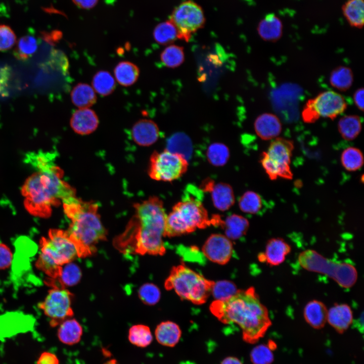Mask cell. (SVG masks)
Masks as SVG:
<instances>
[{"mask_svg": "<svg viewBox=\"0 0 364 364\" xmlns=\"http://www.w3.org/2000/svg\"><path fill=\"white\" fill-rule=\"evenodd\" d=\"M135 212L124 232L116 239L121 251L141 255H163L166 249L164 237L166 215L163 202L153 196L134 205Z\"/></svg>", "mask_w": 364, "mask_h": 364, "instance_id": "obj_1", "label": "cell"}, {"mask_svg": "<svg viewBox=\"0 0 364 364\" xmlns=\"http://www.w3.org/2000/svg\"><path fill=\"white\" fill-rule=\"evenodd\" d=\"M210 309L223 324L238 325L242 331L243 340L248 343L257 342L271 325L268 310L253 287L238 290L227 300H215Z\"/></svg>", "mask_w": 364, "mask_h": 364, "instance_id": "obj_2", "label": "cell"}, {"mask_svg": "<svg viewBox=\"0 0 364 364\" xmlns=\"http://www.w3.org/2000/svg\"><path fill=\"white\" fill-rule=\"evenodd\" d=\"M63 171L55 164L30 176L22 188L24 205L28 212L36 216L48 217L52 207L60 200L75 196V190L62 179Z\"/></svg>", "mask_w": 364, "mask_h": 364, "instance_id": "obj_3", "label": "cell"}, {"mask_svg": "<svg viewBox=\"0 0 364 364\" xmlns=\"http://www.w3.org/2000/svg\"><path fill=\"white\" fill-rule=\"evenodd\" d=\"M65 213L71 220L67 231L75 244L78 257H86L96 250L95 245L106 239L107 232L98 212V205L84 202L75 196L62 201Z\"/></svg>", "mask_w": 364, "mask_h": 364, "instance_id": "obj_4", "label": "cell"}, {"mask_svg": "<svg viewBox=\"0 0 364 364\" xmlns=\"http://www.w3.org/2000/svg\"><path fill=\"white\" fill-rule=\"evenodd\" d=\"M186 190L181 201L176 203L166 215L164 237L189 234L213 224L202 202L201 190L193 186L187 187Z\"/></svg>", "mask_w": 364, "mask_h": 364, "instance_id": "obj_5", "label": "cell"}, {"mask_svg": "<svg viewBox=\"0 0 364 364\" xmlns=\"http://www.w3.org/2000/svg\"><path fill=\"white\" fill-rule=\"evenodd\" d=\"M214 283L186 266L179 264L171 269L165 288L167 290L173 289L183 299L201 304L206 301Z\"/></svg>", "mask_w": 364, "mask_h": 364, "instance_id": "obj_6", "label": "cell"}, {"mask_svg": "<svg viewBox=\"0 0 364 364\" xmlns=\"http://www.w3.org/2000/svg\"><path fill=\"white\" fill-rule=\"evenodd\" d=\"M298 261L304 269L325 274L342 287L350 288L356 281L357 274L352 265L345 262H333L314 250H307L302 252L299 255Z\"/></svg>", "mask_w": 364, "mask_h": 364, "instance_id": "obj_7", "label": "cell"}, {"mask_svg": "<svg viewBox=\"0 0 364 364\" xmlns=\"http://www.w3.org/2000/svg\"><path fill=\"white\" fill-rule=\"evenodd\" d=\"M294 148L293 141L278 137L272 140L267 151L261 154L260 163L271 180L292 179L290 164Z\"/></svg>", "mask_w": 364, "mask_h": 364, "instance_id": "obj_8", "label": "cell"}, {"mask_svg": "<svg viewBox=\"0 0 364 364\" xmlns=\"http://www.w3.org/2000/svg\"><path fill=\"white\" fill-rule=\"evenodd\" d=\"M40 254L38 258L54 266H62L77 256L76 246L67 231L50 230L47 237L40 241Z\"/></svg>", "mask_w": 364, "mask_h": 364, "instance_id": "obj_9", "label": "cell"}, {"mask_svg": "<svg viewBox=\"0 0 364 364\" xmlns=\"http://www.w3.org/2000/svg\"><path fill=\"white\" fill-rule=\"evenodd\" d=\"M188 165V160L183 155L165 149L152 154L149 174L156 180L172 181L184 174Z\"/></svg>", "mask_w": 364, "mask_h": 364, "instance_id": "obj_10", "label": "cell"}, {"mask_svg": "<svg viewBox=\"0 0 364 364\" xmlns=\"http://www.w3.org/2000/svg\"><path fill=\"white\" fill-rule=\"evenodd\" d=\"M169 20L177 29V38L186 41L203 27L206 21L202 7L192 0L185 1L176 7Z\"/></svg>", "mask_w": 364, "mask_h": 364, "instance_id": "obj_11", "label": "cell"}, {"mask_svg": "<svg viewBox=\"0 0 364 364\" xmlns=\"http://www.w3.org/2000/svg\"><path fill=\"white\" fill-rule=\"evenodd\" d=\"M72 294L65 288L53 287L49 291L45 299L38 304L46 315L50 319L52 327L61 324L73 314L71 299Z\"/></svg>", "mask_w": 364, "mask_h": 364, "instance_id": "obj_12", "label": "cell"}, {"mask_svg": "<svg viewBox=\"0 0 364 364\" xmlns=\"http://www.w3.org/2000/svg\"><path fill=\"white\" fill-rule=\"evenodd\" d=\"M318 117L333 120L346 110L347 104L344 97L334 90H326L310 99Z\"/></svg>", "mask_w": 364, "mask_h": 364, "instance_id": "obj_13", "label": "cell"}, {"mask_svg": "<svg viewBox=\"0 0 364 364\" xmlns=\"http://www.w3.org/2000/svg\"><path fill=\"white\" fill-rule=\"evenodd\" d=\"M206 257L213 262L224 264L230 260L233 252V244L225 236L214 234L210 235L202 247Z\"/></svg>", "mask_w": 364, "mask_h": 364, "instance_id": "obj_14", "label": "cell"}, {"mask_svg": "<svg viewBox=\"0 0 364 364\" xmlns=\"http://www.w3.org/2000/svg\"><path fill=\"white\" fill-rule=\"evenodd\" d=\"M254 126L256 134L265 141L279 137L282 130L281 120L277 115L270 113L259 115L255 120Z\"/></svg>", "mask_w": 364, "mask_h": 364, "instance_id": "obj_15", "label": "cell"}, {"mask_svg": "<svg viewBox=\"0 0 364 364\" xmlns=\"http://www.w3.org/2000/svg\"><path fill=\"white\" fill-rule=\"evenodd\" d=\"M72 129L81 135L88 134L94 132L99 125V119L96 112L88 108L76 110L70 120Z\"/></svg>", "mask_w": 364, "mask_h": 364, "instance_id": "obj_16", "label": "cell"}, {"mask_svg": "<svg viewBox=\"0 0 364 364\" xmlns=\"http://www.w3.org/2000/svg\"><path fill=\"white\" fill-rule=\"evenodd\" d=\"M131 136L138 145L149 146L153 145L158 139L159 129L154 121L150 119H141L133 125Z\"/></svg>", "mask_w": 364, "mask_h": 364, "instance_id": "obj_17", "label": "cell"}, {"mask_svg": "<svg viewBox=\"0 0 364 364\" xmlns=\"http://www.w3.org/2000/svg\"><path fill=\"white\" fill-rule=\"evenodd\" d=\"M257 30L259 36L263 40L276 42L282 36L283 22L275 14L269 13L259 21L257 27Z\"/></svg>", "mask_w": 364, "mask_h": 364, "instance_id": "obj_18", "label": "cell"}, {"mask_svg": "<svg viewBox=\"0 0 364 364\" xmlns=\"http://www.w3.org/2000/svg\"><path fill=\"white\" fill-rule=\"evenodd\" d=\"M353 314L347 304L336 303L328 310L327 321L340 334L344 332L351 324Z\"/></svg>", "mask_w": 364, "mask_h": 364, "instance_id": "obj_19", "label": "cell"}, {"mask_svg": "<svg viewBox=\"0 0 364 364\" xmlns=\"http://www.w3.org/2000/svg\"><path fill=\"white\" fill-rule=\"evenodd\" d=\"M291 250L290 245L283 239H270L266 243L265 251L263 253L265 262L270 266H278L284 261L286 256Z\"/></svg>", "mask_w": 364, "mask_h": 364, "instance_id": "obj_20", "label": "cell"}, {"mask_svg": "<svg viewBox=\"0 0 364 364\" xmlns=\"http://www.w3.org/2000/svg\"><path fill=\"white\" fill-rule=\"evenodd\" d=\"M328 309L322 302L313 300L304 307V317L312 328L320 329L324 327L327 321Z\"/></svg>", "mask_w": 364, "mask_h": 364, "instance_id": "obj_21", "label": "cell"}, {"mask_svg": "<svg viewBox=\"0 0 364 364\" xmlns=\"http://www.w3.org/2000/svg\"><path fill=\"white\" fill-rule=\"evenodd\" d=\"M210 193L214 207L220 211L229 209L235 203L233 190L228 184H215Z\"/></svg>", "mask_w": 364, "mask_h": 364, "instance_id": "obj_22", "label": "cell"}, {"mask_svg": "<svg viewBox=\"0 0 364 364\" xmlns=\"http://www.w3.org/2000/svg\"><path fill=\"white\" fill-rule=\"evenodd\" d=\"M224 230L225 236L230 240H237L245 235L248 229L249 221L243 216L233 214L219 223Z\"/></svg>", "mask_w": 364, "mask_h": 364, "instance_id": "obj_23", "label": "cell"}, {"mask_svg": "<svg viewBox=\"0 0 364 364\" xmlns=\"http://www.w3.org/2000/svg\"><path fill=\"white\" fill-rule=\"evenodd\" d=\"M157 341L160 344L173 347L179 341L181 331L179 326L171 321L163 322L156 327L155 332Z\"/></svg>", "mask_w": 364, "mask_h": 364, "instance_id": "obj_24", "label": "cell"}, {"mask_svg": "<svg viewBox=\"0 0 364 364\" xmlns=\"http://www.w3.org/2000/svg\"><path fill=\"white\" fill-rule=\"evenodd\" d=\"M342 12L352 27L361 29L364 23L363 0H347L342 5Z\"/></svg>", "mask_w": 364, "mask_h": 364, "instance_id": "obj_25", "label": "cell"}, {"mask_svg": "<svg viewBox=\"0 0 364 364\" xmlns=\"http://www.w3.org/2000/svg\"><path fill=\"white\" fill-rule=\"evenodd\" d=\"M57 335L62 343L68 345H74L81 339L82 328L76 320L66 319L61 323Z\"/></svg>", "mask_w": 364, "mask_h": 364, "instance_id": "obj_26", "label": "cell"}, {"mask_svg": "<svg viewBox=\"0 0 364 364\" xmlns=\"http://www.w3.org/2000/svg\"><path fill=\"white\" fill-rule=\"evenodd\" d=\"M71 99L73 104L80 109L88 108L97 101L96 92L93 87L84 83H78L73 87Z\"/></svg>", "mask_w": 364, "mask_h": 364, "instance_id": "obj_27", "label": "cell"}, {"mask_svg": "<svg viewBox=\"0 0 364 364\" xmlns=\"http://www.w3.org/2000/svg\"><path fill=\"white\" fill-rule=\"evenodd\" d=\"M114 74L118 83L124 86H129L138 80L140 70L133 63L124 61L117 64L114 69Z\"/></svg>", "mask_w": 364, "mask_h": 364, "instance_id": "obj_28", "label": "cell"}, {"mask_svg": "<svg viewBox=\"0 0 364 364\" xmlns=\"http://www.w3.org/2000/svg\"><path fill=\"white\" fill-rule=\"evenodd\" d=\"M338 130L342 138L347 141L354 140L361 130L360 118L356 115L342 117L338 122Z\"/></svg>", "mask_w": 364, "mask_h": 364, "instance_id": "obj_29", "label": "cell"}, {"mask_svg": "<svg viewBox=\"0 0 364 364\" xmlns=\"http://www.w3.org/2000/svg\"><path fill=\"white\" fill-rule=\"evenodd\" d=\"M353 82V72L348 67L338 66L330 73L329 82L331 85L340 91L344 92L349 89Z\"/></svg>", "mask_w": 364, "mask_h": 364, "instance_id": "obj_30", "label": "cell"}, {"mask_svg": "<svg viewBox=\"0 0 364 364\" xmlns=\"http://www.w3.org/2000/svg\"><path fill=\"white\" fill-rule=\"evenodd\" d=\"M166 150L183 155L187 160L192 151V142L190 138L183 132L172 135L167 140Z\"/></svg>", "mask_w": 364, "mask_h": 364, "instance_id": "obj_31", "label": "cell"}, {"mask_svg": "<svg viewBox=\"0 0 364 364\" xmlns=\"http://www.w3.org/2000/svg\"><path fill=\"white\" fill-rule=\"evenodd\" d=\"M93 88L96 92L102 96H108L115 88L114 78L107 71L100 70L94 76L92 80Z\"/></svg>", "mask_w": 364, "mask_h": 364, "instance_id": "obj_32", "label": "cell"}, {"mask_svg": "<svg viewBox=\"0 0 364 364\" xmlns=\"http://www.w3.org/2000/svg\"><path fill=\"white\" fill-rule=\"evenodd\" d=\"M153 37L158 44L167 45L178 38V32L174 25L169 19L156 26L153 31Z\"/></svg>", "mask_w": 364, "mask_h": 364, "instance_id": "obj_33", "label": "cell"}, {"mask_svg": "<svg viewBox=\"0 0 364 364\" xmlns=\"http://www.w3.org/2000/svg\"><path fill=\"white\" fill-rule=\"evenodd\" d=\"M38 47L36 38L32 35L22 36L18 40L13 54L20 61H26L36 52Z\"/></svg>", "mask_w": 364, "mask_h": 364, "instance_id": "obj_34", "label": "cell"}, {"mask_svg": "<svg viewBox=\"0 0 364 364\" xmlns=\"http://www.w3.org/2000/svg\"><path fill=\"white\" fill-rule=\"evenodd\" d=\"M341 162L344 169L348 171L359 169L363 164V156L360 149L349 147L341 153Z\"/></svg>", "mask_w": 364, "mask_h": 364, "instance_id": "obj_35", "label": "cell"}, {"mask_svg": "<svg viewBox=\"0 0 364 364\" xmlns=\"http://www.w3.org/2000/svg\"><path fill=\"white\" fill-rule=\"evenodd\" d=\"M206 157L209 162L215 166H222L228 162L230 151L228 147L221 143H214L208 147Z\"/></svg>", "mask_w": 364, "mask_h": 364, "instance_id": "obj_36", "label": "cell"}, {"mask_svg": "<svg viewBox=\"0 0 364 364\" xmlns=\"http://www.w3.org/2000/svg\"><path fill=\"white\" fill-rule=\"evenodd\" d=\"M128 340L131 344L144 348L151 344L153 337L149 327L140 324L132 326L130 328Z\"/></svg>", "mask_w": 364, "mask_h": 364, "instance_id": "obj_37", "label": "cell"}, {"mask_svg": "<svg viewBox=\"0 0 364 364\" xmlns=\"http://www.w3.org/2000/svg\"><path fill=\"white\" fill-rule=\"evenodd\" d=\"M160 59L168 68H174L179 66L185 61L183 47L175 44L167 46L161 53Z\"/></svg>", "mask_w": 364, "mask_h": 364, "instance_id": "obj_38", "label": "cell"}, {"mask_svg": "<svg viewBox=\"0 0 364 364\" xmlns=\"http://www.w3.org/2000/svg\"><path fill=\"white\" fill-rule=\"evenodd\" d=\"M239 206L241 210L248 214L257 213L262 206L260 196L252 191H247L240 198Z\"/></svg>", "mask_w": 364, "mask_h": 364, "instance_id": "obj_39", "label": "cell"}, {"mask_svg": "<svg viewBox=\"0 0 364 364\" xmlns=\"http://www.w3.org/2000/svg\"><path fill=\"white\" fill-rule=\"evenodd\" d=\"M81 271L79 267L72 262L66 263L62 267L60 276L58 278L60 286H72L77 284L80 280Z\"/></svg>", "mask_w": 364, "mask_h": 364, "instance_id": "obj_40", "label": "cell"}, {"mask_svg": "<svg viewBox=\"0 0 364 364\" xmlns=\"http://www.w3.org/2000/svg\"><path fill=\"white\" fill-rule=\"evenodd\" d=\"M25 161L37 171L43 170L55 164L54 154L49 152H31L27 154Z\"/></svg>", "mask_w": 364, "mask_h": 364, "instance_id": "obj_41", "label": "cell"}, {"mask_svg": "<svg viewBox=\"0 0 364 364\" xmlns=\"http://www.w3.org/2000/svg\"><path fill=\"white\" fill-rule=\"evenodd\" d=\"M237 291V287L233 283L223 280L214 282L211 293L216 300L223 301L231 297Z\"/></svg>", "mask_w": 364, "mask_h": 364, "instance_id": "obj_42", "label": "cell"}, {"mask_svg": "<svg viewBox=\"0 0 364 364\" xmlns=\"http://www.w3.org/2000/svg\"><path fill=\"white\" fill-rule=\"evenodd\" d=\"M138 294L144 303L150 305L156 304L160 300L161 296L158 287L152 283L143 285L139 290Z\"/></svg>", "mask_w": 364, "mask_h": 364, "instance_id": "obj_43", "label": "cell"}, {"mask_svg": "<svg viewBox=\"0 0 364 364\" xmlns=\"http://www.w3.org/2000/svg\"><path fill=\"white\" fill-rule=\"evenodd\" d=\"M250 357L253 364H271L274 360L272 350L265 344L255 347L251 352Z\"/></svg>", "mask_w": 364, "mask_h": 364, "instance_id": "obj_44", "label": "cell"}, {"mask_svg": "<svg viewBox=\"0 0 364 364\" xmlns=\"http://www.w3.org/2000/svg\"><path fill=\"white\" fill-rule=\"evenodd\" d=\"M16 42V36L12 28L5 24L0 25V52L11 49Z\"/></svg>", "mask_w": 364, "mask_h": 364, "instance_id": "obj_45", "label": "cell"}, {"mask_svg": "<svg viewBox=\"0 0 364 364\" xmlns=\"http://www.w3.org/2000/svg\"><path fill=\"white\" fill-rule=\"evenodd\" d=\"M302 119L305 123H312L316 121L320 117L314 109L310 100H308L305 104L301 112Z\"/></svg>", "mask_w": 364, "mask_h": 364, "instance_id": "obj_46", "label": "cell"}, {"mask_svg": "<svg viewBox=\"0 0 364 364\" xmlns=\"http://www.w3.org/2000/svg\"><path fill=\"white\" fill-rule=\"evenodd\" d=\"M12 261V253L11 250L7 245L0 243V269L9 267Z\"/></svg>", "mask_w": 364, "mask_h": 364, "instance_id": "obj_47", "label": "cell"}, {"mask_svg": "<svg viewBox=\"0 0 364 364\" xmlns=\"http://www.w3.org/2000/svg\"><path fill=\"white\" fill-rule=\"evenodd\" d=\"M57 356L50 352H42L38 357L37 364H59Z\"/></svg>", "mask_w": 364, "mask_h": 364, "instance_id": "obj_48", "label": "cell"}, {"mask_svg": "<svg viewBox=\"0 0 364 364\" xmlns=\"http://www.w3.org/2000/svg\"><path fill=\"white\" fill-rule=\"evenodd\" d=\"M9 67H4L0 69V93L5 96L7 94L6 87L9 78Z\"/></svg>", "mask_w": 364, "mask_h": 364, "instance_id": "obj_49", "label": "cell"}, {"mask_svg": "<svg viewBox=\"0 0 364 364\" xmlns=\"http://www.w3.org/2000/svg\"><path fill=\"white\" fill-rule=\"evenodd\" d=\"M363 88H359L353 94V100L355 105L360 111H363Z\"/></svg>", "mask_w": 364, "mask_h": 364, "instance_id": "obj_50", "label": "cell"}, {"mask_svg": "<svg viewBox=\"0 0 364 364\" xmlns=\"http://www.w3.org/2000/svg\"><path fill=\"white\" fill-rule=\"evenodd\" d=\"M78 7L83 9H90L94 8L99 0H72Z\"/></svg>", "mask_w": 364, "mask_h": 364, "instance_id": "obj_51", "label": "cell"}, {"mask_svg": "<svg viewBox=\"0 0 364 364\" xmlns=\"http://www.w3.org/2000/svg\"><path fill=\"white\" fill-rule=\"evenodd\" d=\"M60 36V32L57 31L54 32L51 34L44 33L43 35L44 40L51 44L53 43L54 42L59 39Z\"/></svg>", "mask_w": 364, "mask_h": 364, "instance_id": "obj_52", "label": "cell"}, {"mask_svg": "<svg viewBox=\"0 0 364 364\" xmlns=\"http://www.w3.org/2000/svg\"><path fill=\"white\" fill-rule=\"evenodd\" d=\"M221 364H243L241 361L236 357H228L224 359Z\"/></svg>", "mask_w": 364, "mask_h": 364, "instance_id": "obj_53", "label": "cell"}, {"mask_svg": "<svg viewBox=\"0 0 364 364\" xmlns=\"http://www.w3.org/2000/svg\"><path fill=\"white\" fill-rule=\"evenodd\" d=\"M104 364H117V362L115 359H112L106 361Z\"/></svg>", "mask_w": 364, "mask_h": 364, "instance_id": "obj_54", "label": "cell"}]
</instances>
